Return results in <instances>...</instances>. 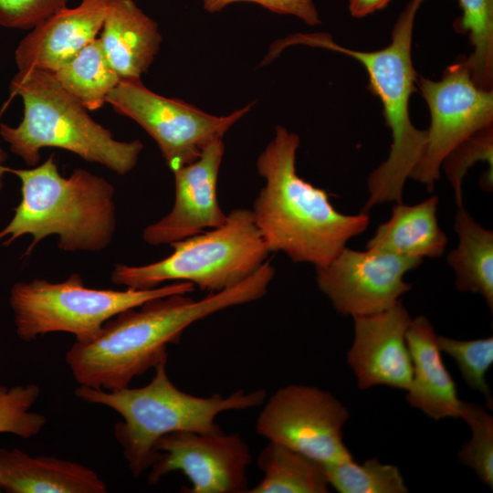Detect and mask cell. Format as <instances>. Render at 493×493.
Returning <instances> with one entry per match:
<instances>
[{
	"label": "cell",
	"mask_w": 493,
	"mask_h": 493,
	"mask_svg": "<svg viewBox=\"0 0 493 493\" xmlns=\"http://www.w3.org/2000/svg\"><path fill=\"white\" fill-rule=\"evenodd\" d=\"M275 274L269 260L237 285L194 300L173 294L126 309L99 334L68 350L66 362L79 385L107 391L128 387L133 378L167 362V346L186 328L215 312L261 299Z\"/></svg>",
	"instance_id": "obj_1"
},
{
	"label": "cell",
	"mask_w": 493,
	"mask_h": 493,
	"mask_svg": "<svg viewBox=\"0 0 493 493\" xmlns=\"http://www.w3.org/2000/svg\"><path fill=\"white\" fill-rule=\"evenodd\" d=\"M299 137L281 126L260 153L258 173L266 184L253 206L255 223L270 252H283L294 262L315 267L329 264L347 242L369 226L367 213L345 215L330 194L299 176L296 153Z\"/></svg>",
	"instance_id": "obj_2"
},
{
	"label": "cell",
	"mask_w": 493,
	"mask_h": 493,
	"mask_svg": "<svg viewBox=\"0 0 493 493\" xmlns=\"http://www.w3.org/2000/svg\"><path fill=\"white\" fill-rule=\"evenodd\" d=\"M5 173L21 182V200L14 216L0 231L2 245L32 236L25 256L45 237L57 235L67 252H97L112 241L116 230L114 187L105 178L83 168L68 177L60 174L55 153L30 169L3 165Z\"/></svg>",
	"instance_id": "obj_3"
},
{
	"label": "cell",
	"mask_w": 493,
	"mask_h": 493,
	"mask_svg": "<svg viewBox=\"0 0 493 493\" xmlns=\"http://www.w3.org/2000/svg\"><path fill=\"white\" fill-rule=\"evenodd\" d=\"M425 0H411L397 18L391 42L374 51L351 49L336 44L328 34H296L291 44H305L347 55L366 69L370 87L380 100L383 117L392 132L387 159L367 180L369 197L362 210L367 213L376 205L403 202L406 180L420 161L427 131L417 129L409 112L410 98L415 91L417 74L412 60V38L415 16Z\"/></svg>",
	"instance_id": "obj_4"
},
{
	"label": "cell",
	"mask_w": 493,
	"mask_h": 493,
	"mask_svg": "<svg viewBox=\"0 0 493 493\" xmlns=\"http://www.w3.org/2000/svg\"><path fill=\"white\" fill-rule=\"evenodd\" d=\"M154 371L152 381L138 388L107 391L79 385L75 390L80 400L107 406L122 417L114 426V435L134 477L150 469L158 455L155 444L163 435L174 432L222 433L215 423L219 414L257 407L266 399L264 389L249 393L237 390L227 396H195L171 382L166 362Z\"/></svg>",
	"instance_id": "obj_5"
},
{
	"label": "cell",
	"mask_w": 493,
	"mask_h": 493,
	"mask_svg": "<svg viewBox=\"0 0 493 493\" xmlns=\"http://www.w3.org/2000/svg\"><path fill=\"white\" fill-rule=\"evenodd\" d=\"M12 97L23 101V119L16 127L0 123V136L10 151L28 166L40 161L46 147L66 150L85 161L100 163L118 174L137 164L143 144L140 140L121 142L95 121L52 72L18 70L10 82Z\"/></svg>",
	"instance_id": "obj_6"
},
{
	"label": "cell",
	"mask_w": 493,
	"mask_h": 493,
	"mask_svg": "<svg viewBox=\"0 0 493 493\" xmlns=\"http://www.w3.org/2000/svg\"><path fill=\"white\" fill-rule=\"evenodd\" d=\"M170 245L173 252L159 261L143 266L117 264L110 280L134 289L181 281L209 293L219 292L247 278L270 253L252 210L245 208L231 211L221 226Z\"/></svg>",
	"instance_id": "obj_7"
},
{
	"label": "cell",
	"mask_w": 493,
	"mask_h": 493,
	"mask_svg": "<svg viewBox=\"0 0 493 493\" xmlns=\"http://www.w3.org/2000/svg\"><path fill=\"white\" fill-rule=\"evenodd\" d=\"M194 289L189 282H173L150 289H100L84 285L78 273L61 282L36 278L16 282L9 295L16 333L32 341L51 332L72 334L77 342L94 339L103 325L119 313L144 302Z\"/></svg>",
	"instance_id": "obj_8"
},
{
	"label": "cell",
	"mask_w": 493,
	"mask_h": 493,
	"mask_svg": "<svg viewBox=\"0 0 493 493\" xmlns=\"http://www.w3.org/2000/svg\"><path fill=\"white\" fill-rule=\"evenodd\" d=\"M107 103L138 123L157 143L172 172L196 161L211 142L251 109L253 102L226 116H215L178 99L157 94L141 79H121Z\"/></svg>",
	"instance_id": "obj_9"
},
{
	"label": "cell",
	"mask_w": 493,
	"mask_h": 493,
	"mask_svg": "<svg viewBox=\"0 0 493 493\" xmlns=\"http://www.w3.org/2000/svg\"><path fill=\"white\" fill-rule=\"evenodd\" d=\"M430 112L423 155L410 178L432 191L446 156L475 132L493 124V90L473 80L467 58L449 65L439 80L417 77L416 82Z\"/></svg>",
	"instance_id": "obj_10"
},
{
	"label": "cell",
	"mask_w": 493,
	"mask_h": 493,
	"mask_svg": "<svg viewBox=\"0 0 493 493\" xmlns=\"http://www.w3.org/2000/svg\"><path fill=\"white\" fill-rule=\"evenodd\" d=\"M349 418L348 409L330 393L289 384L278 389L264 404L256 430L269 442L328 465L352 459L342 434Z\"/></svg>",
	"instance_id": "obj_11"
},
{
	"label": "cell",
	"mask_w": 493,
	"mask_h": 493,
	"mask_svg": "<svg viewBox=\"0 0 493 493\" xmlns=\"http://www.w3.org/2000/svg\"><path fill=\"white\" fill-rule=\"evenodd\" d=\"M423 259L381 250L344 247L329 264L316 267L318 287L344 316H364L393 306L411 289L404 275Z\"/></svg>",
	"instance_id": "obj_12"
},
{
	"label": "cell",
	"mask_w": 493,
	"mask_h": 493,
	"mask_svg": "<svg viewBox=\"0 0 493 493\" xmlns=\"http://www.w3.org/2000/svg\"><path fill=\"white\" fill-rule=\"evenodd\" d=\"M148 477L151 485L174 471L190 481L187 493L247 492L248 446L238 434L174 432L161 437Z\"/></svg>",
	"instance_id": "obj_13"
},
{
	"label": "cell",
	"mask_w": 493,
	"mask_h": 493,
	"mask_svg": "<svg viewBox=\"0 0 493 493\" xmlns=\"http://www.w3.org/2000/svg\"><path fill=\"white\" fill-rule=\"evenodd\" d=\"M225 146L223 139L207 145L194 163L173 172L175 199L172 210L148 226L143 240L152 246L171 244L221 226L227 218L218 203L217 181Z\"/></svg>",
	"instance_id": "obj_14"
},
{
	"label": "cell",
	"mask_w": 493,
	"mask_h": 493,
	"mask_svg": "<svg viewBox=\"0 0 493 493\" xmlns=\"http://www.w3.org/2000/svg\"><path fill=\"white\" fill-rule=\"evenodd\" d=\"M347 362L360 389L387 385L407 391L413 366L405 332L411 317L401 300L375 314L355 316Z\"/></svg>",
	"instance_id": "obj_15"
},
{
	"label": "cell",
	"mask_w": 493,
	"mask_h": 493,
	"mask_svg": "<svg viewBox=\"0 0 493 493\" xmlns=\"http://www.w3.org/2000/svg\"><path fill=\"white\" fill-rule=\"evenodd\" d=\"M109 0H81L63 7L31 29L18 44L15 59L18 70L55 72L97 38Z\"/></svg>",
	"instance_id": "obj_16"
},
{
	"label": "cell",
	"mask_w": 493,
	"mask_h": 493,
	"mask_svg": "<svg viewBox=\"0 0 493 493\" xmlns=\"http://www.w3.org/2000/svg\"><path fill=\"white\" fill-rule=\"evenodd\" d=\"M405 340L413 366L407 403L435 420L460 418L463 401L443 362L432 323L425 316L411 320Z\"/></svg>",
	"instance_id": "obj_17"
},
{
	"label": "cell",
	"mask_w": 493,
	"mask_h": 493,
	"mask_svg": "<svg viewBox=\"0 0 493 493\" xmlns=\"http://www.w3.org/2000/svg\"><path fill=\"white\" fill-rule=\"evenodd\" d=\"M98 38L121 79H141L163 40L158 24L133 0H109Z\"/></svg>",
	"instance_id": "obj_18"
},
{
	"label": "cell",
	"mask_w": 493,
	"mask_h": 493,
	"mask_svg": "<svg viewBox=\"0 0 493 493\" xmlns=\"http://www.w3.org/2000/svg\"><path fill=\"white\" fill-rule=\"evenodd\" d=\"M0 489L7 493H106L91 468L54 456H31L0 447Z\"/></svg>",
	"instance_id": "obj_19"
},
{
	"label": "cell",
	"mask_w": 493,
	"mask_h": 493,
	"mask_svg": "<svg viewBox=\"0 0 493 493\" xmlns=\"http://www.w3.org/2000/svg\"><path fill=\"white\" fill-rule=\"evenodd\" d=\"M438 203L433 195L414 205L395 204L389 220L367 242V249L422 259L441 257L448 240L438 224Z\"/></svg>",
	"instance_id": "obj_20"
},
{
	"label": "cell",
	"mask_w": 493,
	"mask_h": 493,
	"mask_svg": "<svg viewBox=\"0 0 493 493\" xmlns=\"http://www.w3.org/2000/svg\"><path fill=\"white\" fill-rule=\"evenodd\" d=\"M454 228L458 244L447 257L459 291L481 295L493 309V233L480 226L464 205L457 206Z\"/></svg>",
	"instance_id": "obj_21"
},
{
	"label": "cell",
	"mask_w": 493,
	"mask_h": 493,
	"mask_svg": "<svg viewBox=\"0 0 493 493\" xmlns=\"http://www.w3.org/2000/svg\"><path fill=\"white\" fill-rule=\"evenodd\" d=\"M257 465L263 478L249 493H326L329 481L322 463L283 445L269 442Z\"/></svg>",
	"instance_id": "obj_22"
},
{
	"label": "cell",
	"mask_w": 493,
	"mask_h": 493,
	"mask_svg": "<svg viewBox=\"0 0 493 493\" xmlns=\"http://www.w3.org/2000/svg\"><path fill=\"white\" fill-rule=\"evenodd\" d=\"M53 74L88 110H99L107 103L109 94L121 79L108 61L98 37Z\"/></svg>",
	"instance_id": "obj_23"
},
{
	"label": "cell",
	"mask_w": 493,
	"mask_h": 493,
	"mask_svg": "<svg viewBox=\"0 0 493 493\" xmlns=\"http://www.w3.org/2000/svg\"><path fill=\"white\" fill-rule=\"evenodd\" d=\"M462 15L456 29L467 34L473 47L467 58L477 86L493 90V0H457Z\"/></svg>",
	"instance_id": "obj_24"
},
{
	"label": "cell",
	"mask_w": 493,
	"mask_h": 493,
	"mask_svg": "<svg viewBox=\"0 0 493 493\" xmlns=\"http://www.w3.org/2000/svg\"><path fill=\"white\" fill-rule=\"evenodd\" d=\"M330 486L341 493H406L408 488L399 468L371 458L324 465Z\"/></svg>",
	"instance_id": "obj_25"
},
{
	"label": "cell",
	"mask_w": 493,
	"mask_h": 493,
	"mask_svg": "<svg viewBox=\"0 0 493 493\" xmlns=\"http://www.w3.org/2000/svg\"><path fill=\"white\" fill-rule=\"evenodd\" d=\"M477 162L487 163L480 179L481 189H493V124L475 132L455 147L443 160L441 169L454 190L457 206L463 205L462 183L468 169Z\"/></svg>",
	"instance_id": "obj_26"
},
{
	"label": "cell",
	"mask_w": 493,
	"mask_h": 493,
	"mask_svg": "<svg viewBox=\"0 0 493 493\" xmlns=\"http://www.w3.org/2000/svg\"><path fill=\"white\" fill-rule=\"evenodd\" d=\"M460 418L469 425L472 435L458 452L459 461L492 489L493 417L478 404L462 402Z\"/></svg>",
	"instance_id": "obj_27"
},
{
	"label": "cell",
	"mask_w": 493,
	"mask_h": 493,
	"mask_svg": "<svg viewBox=\"0 0 493 493\" xmlns=\"http://www.w3.org/2000/svg\"><path fill=\"white\" fill-rule=\"evenodd\" d=\"M437 343L441 351L455 360L465 383L481 393L491 409L492 395L486 373L493 364V337L462 341L437 336Z\"/></svg>",
	"instance_id": "obj_28"
},
{
	"label": "cell",
	"mask_w": 493,
	"mask_h": 493,
	"mask_svg": "<svg viewBox=\"0 0 493 493\" xmlns=\"http://www.w3.org/2000/svg\"><path fill=\"white\" fill-rule=\"evenodd\" d=\"M39 394L40 387L35 383L0 385V433L22 438L37 435L47 423L44 414L30 411Z\"/></svg>",
	"instance_id": "obj_29"
},
{
	"label": "cell",
	"mask_w": 493,
	"mask_h": 493,
	"mask_svg": "<svg viewBox=\"0 0 493 493\" xmlns=\"http://www.w3.org/2000/svg\"><path fill=\"white\" fill-rule=\"evenodd\" d=\"M68 0H0V26L32 29L67 6Z\"/></svg>",
	"instance_id": "obj_30"
},
{
	"label": "cell",
	"mask_w": 493,
	"mask_h": 493,
	"mask_svg": "<svg viewBox=\"0 0 493 493\" xmlns=\"http://www.w3.org/2000/svg\"><path fill=\"white\" fill-rule=\"evenodd\" d=\"M236 2L255 3L274 13L296 16L309 26L321 23L313 0H203V6L207 12L215 13Z\"/></svg>",
	"instance_id": "obj_31"
},
{
	"label": "cell",
	"mask_w": 493,
	"mask_h": 493,
	"mask_svg": "<svg viewBox=\"0 0 493 493\" xmlns=\"http://www.w3.org/2000/svg\"><path fill=\"white\" fill-rule=\"evenodd\" d=\"M393 0H349L351 16L362 18L383 9Z\"/></svg>",
	"instance_id": "obj_32"
},
{
	"label": "cell",
	"mask_w": 493,
	"mask_h": 493,
	"mask_svg": "<svg viewBox=\"0 0 493 493\" xmlns=\"http://www.w3.org/2000/svg\"><path fill=\"white\" fill-rule=\"evenodd\" d=\"M7 104H8V101L0 110V119L2 115L4 114ZM6 159H7V153L0 146V190H2L4 186V175H5V173L2 171V166L4 165L3 163L6 161Z\"/></svg>",
	"instance_id": "obj_33"
}]
</instances>
